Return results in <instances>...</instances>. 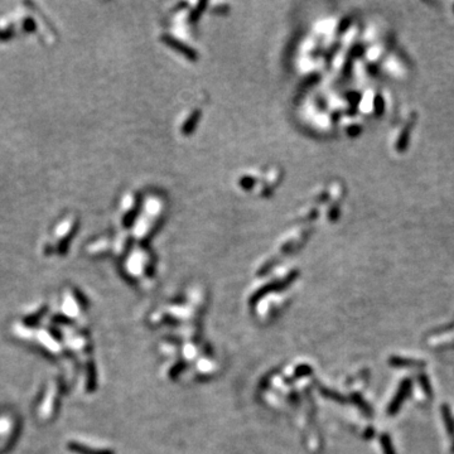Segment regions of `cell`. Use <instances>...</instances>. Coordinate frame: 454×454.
I'll use <instances>...</instances> for the list:
<instances>
[{
  "mask_svg": "<svg viewBox=\"0 0 454 454\" xmlns=\"http://www.w3.org/2000/svg\"><path fill=\"white\" fill-rule=\"evenodd\" d=\"M412 386H413V384H412V380H410V379H404V380L401 381L400 386H399V389H398V393H396V395L394 396V399L391 400L390 405H389V408H388L389 415L393 417V415H395L396 413L400 410V408H401V405L404 404V401L409 398L410 393H412Z\"/></svg>",
  "mask_w": 454,
  "mask_h": 454,
  "instance_id": "6da1fadb",
  "label": "cell"
},
{
  "mask_svg": "<svg viewBox=\"0 0 454 454\" xmlns=\"http://www.w3.org/2000/svg\"><path fill=\"white\" fill-rule=\"evenodd\" d=\"M389 364L393 367H399V369H423L425 367V362L422 360H413L405 359V357L393 356L389 360Z\"/></svg>",
  "mask_w": 454,
  "mask_h": 454,
  "instance_id": "7a4b0ae2",
  "label": "cell"
},
{
  "mask_svg": "<svg viewBox=\"0 0 454 454\" xmlns=\"http://www.w3.org/2000/svg\"><path fill=\"white\" fill-rule=\"evenodd\" d=\"M442 417H443L444 424H446V429L448 432V436L451 438H454V418L452 415L451 408L447 405V404H443L442 405Z\"/></svg>",
  "mask_w": 454,
  "mask_h": 454,
  "instance_id": "3957f363",
  "label": "cell"
},
{
  "mask_svg": "<svg viewBox=\"0 0 454 454\" xmlns=\"http://www.w3.org/2000/svg\"><path fill=\"white\" fill-rule=\"evenodd\" d=\"M418 380H419L420 388L424 391L425 396H427L428 399L433 398V388H432L431 380H429L428 375L424 374V372H420V374L418 375Z\"/></svg>",
  "mask_w": 454,
  "mask_h": 454,
  "instance_id": "277c9868",
  "label": "cell"
},
{
  "mask_svg": "<svg viewBox=\"0 0 454 454\" xmlns=\"http://www.w3.org/2000/svg\"><path fill=\"white\" fill-rule=\"evenodd\" d=\"M381 447H383L384 454H396L395 448H394L393 441H391L389 434H383L381 436Z\"/></svg>",
  "mask_w": 454,
  "mask_h": 454,
  "instance_id": "5b68a950",
  "label": "cell"
},
{
  "mask_svg": "<svg viewBox=\"0 0 454 454\" xmlns=\"http://www.w3.org/2000/svg\"><path fill=\"white\" fill-rule=\"evenodd\" d=\"M451 453H452V454H454V442H453V444H452V448H451Z\"/></svg>",
  "mask_w": 454,
  "mask_h": 454,
  "instance_id": "8992f818",
  "label": "cell"
}]
</instances>
